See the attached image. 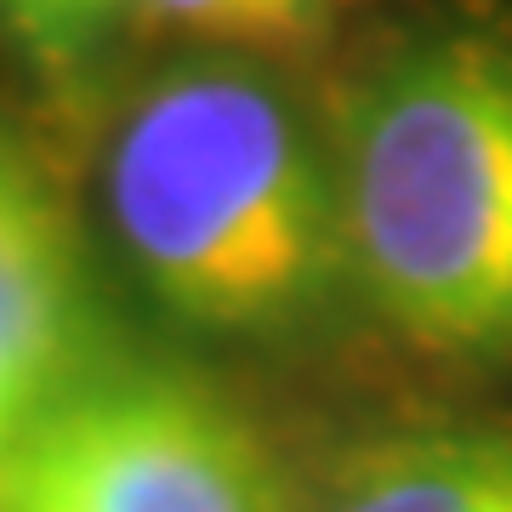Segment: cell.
Instances as JSON below:
<instances>
[{"mask_svg": "<svg viewBox=\"0 0 512 512\" xmlns=\"http://www.w3.org/2000/svg\"><path fill=\"white\" fill-rule=\"evenodd\" d=\"M131 6L143 0H0V29L40 80L80 92L109 63Z\"/></svg>", "mask_w": 512, "mask_h": 512, "instance_id": "obj_6", "label": "cell"}, {"mask_svg": "<svg viewBox=\"0 0 512 512\" xmlns=\"http://www.w3.org/2000/svg\"><path fill=\"white\" fill-rule=\"evenodd\" d=\"M285 461L194 370L97 359L0 467V512H302Z\"/></svg>", "mask_w": 512, "mask_h": 512, "instance_id": "obj_3", "label": "cell"}, {"mask_svg": "<svg viewBox=\"0 0 512 512\" xmlns=\"http://www.w3.org/2000/svg\"><path fill=\"white\" fill-rule=\"evenodd\" d=\"M302 512H512V421H427L359 439Z\"/></svg>", "mask_w": 512, "mask_h": 512, "instance_id": "obj_5", "label": "cell"}, {"mask_svg": "<svg viewBox=\"0 0 512 512\" xmlns=\"http://www.w3.org/2000/svg\"><path fill=\"white\" fill-rule=\"evenodd\" d=\"M160 23L217 40L228 52H285L330 29L342 0H143Z\"/></svg>", "mask_w": 512, "mask_h": 512, "instance_id": "obj_7", "label": "cell"}, {"mask_svg": "<svg viewBox=\"0 0 512 512\" xmlns=\"http://www.w3.org/2000/svg\"><path fill=\"white\" fill-rule=\"evenodd\" d=\"M103 348L86 245L63 188L0 131V467Z\"/></svg>", "mask_w": 512, "mask_h": 512, "instance_id": "obj_4", "label": "cell"}, {"mask_svg": "<svg viewBox=\"0 0 512 512\" xmlns=\"http://www.w3.org/2000/svg\"><path fill=\"white\" fill-rule=\"evenodd\" d=\"M109 222L148 296L222 342H302L353 302L330 131L251 57H188L137 92Z\"/></svg>", "mask_w": 512, "mask_h": 512, "instance_id": "obj_1", "label": "cell"}, {"mask_svg": "<svg viewBox=\"0 0 512 512\" xmlns=\"http://www.w3.org/2000/svg\"><path fill=\"white\" fill-rule=\"evenodd\" d=\"M353 302L410 353L512 370V29L433 23L330 126Z\"/></svg>", "mask_w": 512, "mask_h": 512, "instance_id": "obj_2", "label": "cell"}]
</instances>
